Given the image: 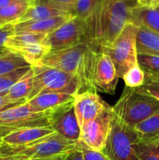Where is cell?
Returning <instances> with one entry per match:
<instances>
[{
    "instance_id": "1",
    "label": "cell",
    "mask_w": 159,
    "mask_h": 160,
    "mask_svg": "<svg viewBox=\"0 0 159 160\" xmlns=\"http://www.w3.org/2000/svg\"><path fill=\"white\" fill-rule=\"evenodd\" d=\"M137 0H103L85 19L87 42L97 50L107 47L129 22Z\"/></svg>"
},
{
    "instance_id": "2",
    "label": "cell",
    "mask_w": 159,
    "mask_h": 160,
    "mask_svg": "<svg viewBox=\"0 0 159 160\" xmlns=\"http://www.w3.org/2000/svg\"><path fill=\"white\" fill-rule=\"evenodd\" d=\"M95 48L87 42L66 49L50 51L36 65L69 73L79 82L81 91L90 90L88 70ZM33 67V66H32Z\"/></svg>"
},
{
    "instance_id": "3",
    "label": "cell",
    "mask_w": 159,
    "mask_h": 160,
    "mask_svg": "<svg viewBox=\"0 0 159 160\" xmlns=\"http://www.w3.org/2000/svg\"><path fill=\"white\" fill-rule=\"evenodd\" d=\"M81 149L78 142L67 140L57 133L21 146H0V156L22 160H37Z\"/></svg>"
},
{
    "instance_id": "4",
    "label": "cell",
    "mask_w": 159,
    "mask_h": 160,
    "mask_svg": "<svg viewBox=\"0 0 159 160\" xmlns=\"http://www.w3.org/2000/svg\"><path fill=\"white\" fill-rule=\"evenodd\" d=\"M112 109L116 118L133 128L159 111V102L126 86L118 101Z\"/></svg>"
},
{
    "instance_id": "5",
    "label": "cell",
    "mask_w": 159,
    "mask_h": 160,
    "mask_svg": "<svg viewBox=\"0 0 159 160\" xmlns=\"http://www.w3.org/2000/svg\"><path fill=\"white\" fill-rule=\"evenodd\" d=\"M137 30L138 27L129 22L108 46L99 50L111 58L119 78H123L129 69L138 65Z\"/></svg>"
},
{
    "instance_id": "6",
    "label": "cell",
    "mask_w": 159,
    "mask_h": 160,
    "mask_svg": "<svg viewBox=\"0 0 159 160\" xmlns=\"http://www.w3.org/2000/svg\"><path fill=\"white\" fill-rule=\"evenodd\" d=\"M32 68L34 70L33 89L27 101L46 92H62L73 95L81 92L78 81L69 73L46 67L33 66Z\"/></svg>"
},
{
    "instance_id": "7",
    "label": "cell",
    "mask_w": 159,
    "mask_h": 160,
    "mask_svg": "<svg viewBox=\"0 0 159 160\" xmlns=\"http://www.w3.org/2000/svg\"><path fill=\"white\" fill-rule=\"evenodd\" d=\"M137 140L132 128L114 116L112 131L102 153L110 160H138L134 148Z\"/></svg>"
},
{
    "instance_id": "8",
    "label": "cell",
    "mask_w": 159,
    "mask_h": 160,
    "mask_svg": "<svg viewBox=\"0 0 159 160\" xmlns=\"http://www.w3.org/2000/svg\"><path fill=\"white\" fill-rule=\"evenodd\" d=\"M119 78L111 58L95 49L88 70L90 90L114 95Z\"/></svg>"
},
{
    "instance_id": "9",
    "label": "cell",
    "mask_w": 159,
    "mask_h": 160,
    "mask_svg": "<svg viewBox=\"0 0 159 160\" xmlns=\"http://www.w3.org/2000/svg\"><path fill=\"white\" fill-rule=\"evenodd\" d=\"M114 114L108 106L93 120L80 129L78 140L81 148L102 152L110 135L113 123Z\"/></svg>"
},
{
    "instance_id": "10",
    "label": "cell",
    "mask_w": 159,
    "mask_h": 160,
    "mask_svg": "<svg viewBox=\"0 0 159 160\" xmlns=\"http://www.w3.org/2000/svg\"><path fill=\"white\" fill-rule=\"evenodd\" d=\"M87 42L85 20L72 17L66 22L47 34L42 43L50 51L66 49Z\"/></svg>"
},
{
    "instance_id": "11",
    "label": "cell",
    "mask_w": 159,
    "mask_h": 160,
    "mask_svg": "<svg viewBox=\"0 0 159 160\" xmlns=\"http://www.w3.org/2000/svg\"><path fill=\"white\" fill-rule=\"evenodd\" d=\"M46 35L36 33H14L7 39L5 47L23 58L32 67L50 52L42 43Z\"/></svg>"
},
{
    "instance_id": "12",
    "label": "cell",
    "mask_w": 159,
    "mask_h": 160,
    "mask_svg": "<svg viewBox=\"0 0 159 160\" xmlns=\"http://www.w3.org/2000/svg\"><path fill=\"white\" fill-rule=\"evenodd\" d=\"M73 101L51 110L50 125L58 134L64 138L78 142L80 135V128L75 114Z\"/></svg>"
},
{
    "instance_id": "13",
    "label": "cell",
    "mask_w": 159,
    "mask_h": 160,
    "mask_svg": "<svg viewBox=\"0 0 159 160\" xmlns=\"http://www.w3.org/2000/svg\"><path fill=\"white\" fill-rule=\"evenodd\" d=\"M108 106L96 92L87 90L77 94L74 98L73 107L80 129Z\"/></svg>"
},
{
    "instance_id": "14",
    "label": "cell",
    "mask_w": 159,
    "mask_h": 160,
    "mask_svg": "<svg viewBox=\"0 0 159 160\" xmlns=\"http://www.w3.org/2000/svg\"><path fill=\"white\" fill-rule=\"evenodd\" d=\"M51 126L33 127L17 130L0 140V146H21L55 134Z\"/></svg>"
},
{
    "instance_id": "15",
    "label": "cell",
    "mask_w": 159,
    "mask_h": 160,
    "mask_svg": "<svg viewBox=\"0 0 159 160\" xmlns=\"http://www.w3.org/2000/svg\"><path fill=\"white\" fill-rule=\"evenodd\" d=\"M75 96L62 92H46L37 95L26 103L35 112H46L71 102L74 100Z\"/></svg>"
},
{
    "instance_id": "16",
    "label": "cell",
    "mask_w": 159,
    "mask_h": 160,
    "mask_svg": "<svg viewBox=\"0 0 159 160\" xmlns=\"http://www.w3.org/2000/svg\"><path fill=\"white\" fill-rule=\"evenodd\" d=\"M73 16L71 14L51 17L35 21L21 22L14 23V33H36L48 34L63 24Z\"/></svg>"
},
{
    "instance_id": "17",
    "label": "cell",
    "mask_w": 159,
    "mask_h": 160,
    "mask_svg": "<svg viewBox=\"0 0 159 160\" xmlns=\"http://www.w3.org/2000/svg\"><path fill=\"white\" fill-rule=\"evenodd\" d=\"M129 23L159 34V6L147 8L137 5L131 9Z\"/></svg>"
},
{
    "instance_id": "18",
    "label": "cell",
    "mask_w": 159,
    "mask_h": 160,
    "mask_svg": "<svg viewBox=\"0 0 159 160\" xmlns=\"http://www.w3.org/2000/svg\"><path fill=\"white\" fill-rule=\"evenodd\" d=\"M34 70L32 67L31 70L9 88L6 95V98L10 103L16 105H22L26 102L30 94L33 89Z\"/></svg>"
},
{
    "instance_id": "19",
    "label": "cell",
    "mask_w": 159,
    "mask_h": 160,
    "mask_svg": "<svg viewBox=\"0 0 159 160\" xmlns=\"http://www.w3.org/2000/svg\"><path fill=\"white\" fill-rule=\"evenodd\" d=\"M69 12L53 8L38 0H35L31 4L24 14L14 23L21 22L35 21V20H45L59 16L68 15Z\"/></svg>"
},
{
    "instance_id": "20",
    "label": "cell",
    "mask_w": 159,
    "mask_h": 160,
    "mask_svg": "<svg viewBox=\"0 0 159 160\" xmlns=\"http://www.w3.org/2000/svg\"><path fill=\"white\" fill-rule=\"evenodd\" d=\"M137 48L139 54L159 57V34L142 27H138Z\"/></svg>"
},
{
    "instance_id": "21",
    "label": "cell",
    "mask_w": 159,
    "mask_h": 160,
    "mask_svg": "<svg viewBox=\"0 0 159 160\" xmlns=\"http://www.w3.org/2000/svg\"><path fill=\"white\" fill-rule=\"evenodd\" d=\"M139 141L159 138V111L132 128Z\"/></svg>"
},
{
    "instance_id": "22",
    "label": "cell",
    "mask_w": 159,
    "mask_h": 160,
    "mask_svg": "<svg viewBox=\"0 0 159 160\" xmlns=\"http://www.w3.org/2000/svg\"><path fill=\"white\" fill-rule=\"evenodd\" d=\"M30 67L31 66L23 58L12 52L8 51L0 56V75Z\"/></svg>"
},
{
    "instance_id": "23",
    "label": "cell",
    "mask_w": 159,
    "mask_h": 160,
    "mask_svg": "<svg viewBox=\"0 0 159 160\" xmlns=\"http://www.w3.org/2000/svg\"><path fill=\"white\" fill-rule=\"evenodd\" d=\"M138 160H159V138L139 141L134 145Z\"/></svg>"
},
{
    "instance_id": "24",
    "label": "cell",
    "mask_w": 159,
    "mask_h": 160,
    "mask_svg": "<svg viewBox=\"0 0 159 160\" xmlns=\"http://www.w3.org/2000/svg\"><path fill=\"white\" fill-rule=\"evenodd\" d=\"M32 2H20L0 9V19L6 23H14L26 12Z\"/></svg>"
},
{
    "instance_id": "25",
    "label": "cell",
    "mask_w": 159,
    "mask_h": 160,
    "mask_svg": "<svg viewBox=\"0 0 159 160\" xmlns=\"http://www.w3.org/2000/svg\"><path fill=\"white\" fill-rule=\"evenodd\" d=\"M144 82L140 87L135 88L139 93L151 97L159 102V74L144 72Z\"/></svg>"
},
{
    "instance_id": "26",
    "label": "cell",
    "mask_w": 159,
    "mask_h": 160,
    "mask_svg": "<svg viewBox=\"0 0 159 160\" xmlns=\"http://www.w3.org/2000/svg\"><path fill=\"white\" fill-rule=\"evenodd\" d=\"M103 0H76L72 16L87 19Z\"/></svg>"
},
{
    "instance_id": "27",
    "label": "cell",
    "mask_w": 159,
    "mask_h": 160,
    "mask_svg": "<svg viewBox=\"0 0 159 160\" xmlns=\"http://www.w3.org/2000/svg\"><path fill=\"white\" fill-rule=\"evenodd\" d=\"M122 78L124 81L126 87L137 88L141 86L144 82V71L140 68V66L136 65L129 69Z\"/></svg>"
},
{
    "instance_id": "28",
    "label": "cell",
    "mask_w": 159,
    "mask_h": 160,
    "mask_svg": "<svg viewBox=\"0 0 159 160\" xmlns=\"http://www.w3.org/2000/svg\"><path fill=\"white\" fill-rule=\"evenodd\" d=\"M137 62L140 68L146 73L159 74V57L150 55H137Z\"/></svg>"
},
{
    "instance_id": "29",
    "label": "cell",
    "mask_w": 159,
    "mask_h": 160,
    "mask_svg": "<svg viewBox=\"0 0 159 160\" xmlns=\"http://www.w3.org/2000/svg\"><path fill=\"white\" fill-rule=\"evenodd\" d=\"M31 67H26V68L17 70L7 74L0 75V92H5L12 87L20 78H23L31 70Z\"/></svg>"
},
{
    "instance_id": "30",
    "label": "cell",
    "mask_w": 159,
    "mask_h": 160,
    "mask_svg": "<svg viewBox=\"0 0 159 160\" xmlns=\"http://www.w3.org/2000/svg\"><path fill=\"white\" fill-rule=\"evenodd\" d=\"M53 8L65 11L72 15L76 0H38Z\"/></svg>"
},
{
    "instance_id": "31",
    "label": "cell",
    "mask_w": 159,
    "mask_h": 160,
    "mask_svg": "<svg viewBox=\"0 0 159 160\" xmlns=\"http://www.w3.org/2000/svg\"><path fill=\"white\" fill-rule=\"evenodd\" d=\"M12 34H14V23H7L0 27V51H7L5 44Z\"/></svg>"
},
{
    "instance_id": "32",
    "label": "cell",
    "mask_w": 159,
    "mask_h": 160,
    "mask_svg": "<svg viewBox=\"0 0 159 160\" xmlns=\"http://www.w3.org/2000/svg\"><path fill=\"white\" fill-rule=\"evenodd\" d=\"M80 150L83 153L84 160H110L102 152L91 151L84 148H81Z\"/></svg>"
},
{
    "instance_id": "33",
    "label": "cell",
    "mask_w": 159,
    "mask_h": 160,
    "mask_svg": "<svg viewBox=\"0 0 159 160\" xmlns=\"http://www.w3.org/2000/svg\"><path fill=\"white\" fill-rule=\"evenodd\" d=\"M7 91H5V92H0V111H3L5 109H9V108L14 107V106H20V105H16L10 103L9 102H8L6 98V95L7 93Z\"/></svg>"
},
{
    "instance_id": "34",
    "label": "cell",
    "mask_w": 159,
    "mask_h": 160,
    "mask_svg": "<svg viewBox=\"0 0 159 160\" xmlns=\"http://www.w3.org/2000/svg\"><path fill=\"white\" fill-rule=\"evenodd\" d=\"M138 6L142 7L155 8L159 6V0H137Z\"/></svg>"
},
{
    "instance_id": "35",
    "label": "cell",
    "mask_w": 159,
    "mask_h": 160,
    "mask_svg": "<svg viewBox=\"0 0 159 160\" xmlns=\"http://www.w3.org/2000/svg\"><path fill=\"white\" fill-rule=\"evenodd\" d=\"M66 160H84V159L82 152L80 149L70 153L67 157Z\"/></svg>"
},
{
    "instance_id": "36",
    "label": "cell",
    "mask_w": 159,
    "mask_h": 160,
    "mask_svg": "<svg viewBox=\"0 0 159 160\" xmlns=\"http://www.w3.org/2000/svg\"><path fill=\"white\" fill-rule=\"evenodd\" d=\"M20 2L23 1H20V0H0V9L8 7V6L15 4V3Z\"/></svg>"
},
{
    "instance_id": "37",
    "label": "cell",
    "mask_w": 159,
    "mask_h": 160,
    "mask_svg": "<svg viewBox=\"0 0 159 160\" xmlns=\"http://www.w3.org/2000/svg\"><path fill=\"white\" fill-rule=\"evenodd\" d=\"M70 154V153H69V154H61V155H58V156H51V157H47V158H45V159H37V160H66L67 157H68V156Z\"/></svg>"
},
{
    "instance_id": "38",
    "label": "cell",
    "mask_w": 159,
    "mask_h": 160,
    "mask_svg": "<svg viewBox=\"0 0 159 160\" xmlns=\"http://www.w3.org/2000/svg\"><path fill=\"white\" fill-rule=\"evenodd\" d=\"M0 160H22V159H15V158L9 157V156H0Z\"/></svg>"
},
{
    "instance_id": "39",
    "label": "cell",
    "mask_w": 159,
    "mask_h": 160,
    "mask_svg": "<svg viewBox=\"0 0 159 160\" xmlns=\"http://www.w3.org/2000/svg\"><path fill=\"white\" fill-rule=\"evenodd\" d=\"M6 24H7V23H6L4 21H2V20L0 19V27H2V26H4V25H6Z\"/></svg>"
},
{
    "instance_id": "40",
    "label": "cell",
    "mask_w": 159,
    "mask_h": 160,
    "mask_svg": "<svg viewBox=\"0 0 159 160\" xmlns=\"http://www.w3.org/2000/svg\"><path fill=\"white\" fill-rule=\"evenodd\" d=\"M20 1H23V2H34L35 0H20Z\"/></svg>"
},
{
    "instance_id": "41",
    "label": "cell",
    "mask_w": 159,
    "mask_h": 160,
    "mask_svg": "<svg viewBox=\"0 0 159 160\" xmlns=\"http://www.w3.org/2000/svg\"><path fill=\"white\" fill-rule=\"evenodd\" d=\"M6 52H8V50H7V51H0V56H1L2 55L4 54V53H6Z\"/></svg>"
}]
</instances>
